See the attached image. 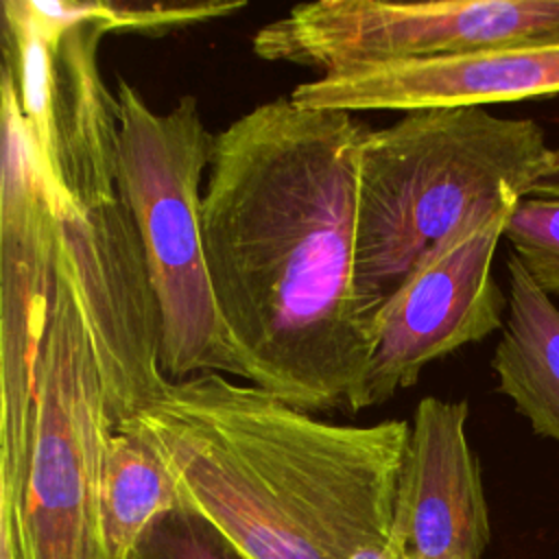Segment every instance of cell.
<instances>
[{
    "label": "cell",
    "instance_id": "1",
    "mask_svg": "<svg viewBox=\"0 0 559 559\" xmlns=\"http://www.w3.org/2000/svg\"><path fill=\"white\" fill-rule=\"evenodd\" d=\"M371 129L280 96L214 140L203 249L238 378L306 413L365 408L371 338L354 266L358 153Z\"/></svg>",
    "mask_w": 559,
    "mask_h": 559
},
{
    "label": "cell",
    "instance_id": "2",
    "mask_svg": "<svg viewBox=\"0 0 559 559\" xmlns=\"http://www.w3.org/2000/svg\"><path fill=\"white\" fill-rule=\"evenodd\" d=\"M116 430L144 437L186 504L251 559L386 546L411 421L332 424L223 373L168 382Z\"/></svg>",
    "mask_w": 559,
    "mask_h": 559
},
{
    "label": "cell",
    "instance_id": "3",
    "mask_svg": "<svg viewBox=\"0 0 559 559\" xmlns=\"http://www.w3.org/2000/svg\"><path fill=\"white\" fill-rule=\"evenodd\" d=\"M550 159L535 120L485 107L406 111L365 135L354 297L371 345L380 312L411 273L467 225L528 197Z\"/></svg>",
    "mask_w": 559,
    "mask_h": 559
},
{
    "label": "cell",
    "instance_id": "4",
    "mask_svg": "<svg viewBox=\"0 0 559 559\" xmlns=\"http://www.w3.org/2000/svg\"><path fill=\"white\" fill-rule=\"evenodd\" d=\"M120 118V194L146 255L162 317L159 367L170 382L201 373L238 376L214 304L201 225V177L214 140L197 96L155 111L116 74Z\"/></svg>",
    "mask_w": 559,
    "mask_h": 559
},
{
    "label": "cell",
    "instance_id": "5",
    "mask_svg": "<svg viewBox=\"0 0 559 559\" xmlns=\"http://www.w3.org/2000/svg\"><path fill=\"white\" fill-rule=\"evenodd\" d=\"M111 432L94 345L57 258L28 456L20 483L0 489L17 559H114L103 526V465Z\"/></svg>",
    "mask_w": 559,
    "mask_h": 559
},
{
    "label": "cell",
    "instance_id": "6",
    "mask_svg": "<svg viewBox=\"0 0 559 559\" xmlns=\"http://www.w3.org/2000/svg\"><path fill=\"white\" fill-rule=\"evenodd\" d=\"M552 44H559V0H319L293 7L251 41L264 61L297 63L321 74Z\"/></svg>",
    "mask_w": 559,
    "mask_h": 559
},
{
    "label": "cell",
    "instance_id": "7",
    "mask_svg": "<svg viewBox=\"0 0 559 559\" xmlns=\"http://www.w3.org/2000/svg\"><path fill=\"white\" fill-rule=\"evenodd\" d=\"M0 109V489H13L28 456L37 362L57 288L59 238L48 186L7 61Z\"/></svg>",
    "mask_w": 559,
    "mask_h": 559
},
{
    "label": "cell",
    "instance_id": "8",
    "mask_svg": "<svg viewBox=\"0 0 559 559\" xmlns=\"http://www.w3.org/2000/svg\"><path fill=\"white\" fill-rule=\"evenodd\" d=\"M59 266L83 312L114 430L170 382L159 367L162 317L135 218L120 197L100 205L52 203Z\"/></svg>",
    "mask_w": 559,
    "mask_h": 559
},
{
    "label": "cell",
    "instance_id": "9",
    "mask_svg": "<svg viewBox=\"0 0 559 559\" xmlns=\"http://www.w3.org/2000/svg\"><path fill=\"white\" fill-rule=\"evenodd\" d=\"M513 207L448 238L380 312L367 367L365 408L389 402L397 391L413 386L430 362L504 325L509 297L496 284L491 264Z\"/></svg>",
    "mask_w": 559,
    "mask_h": 559
},
{
    "label": "cell",
    "instance_id": "10",
    "mask_svg": "<svg viewBox=\"0 0 559 559\" xmlns=\"http://www.w3.org/2000/svg\"><path fill=\"white\" fill-rule=\"evenodd\" d=\"M465 400L424 397L411 419L389 533L391 559H480L489 509Z\"/></svg>",
    "mask_w": 559,
    "mask_h": 559
},
{
    "label": "cell",
    "instance_id": "11",
    "mask_svg": "<svg viewBox=\"0 0 559 559\" xmlns=\"http://www.w3.org/2000/svg\"><path fill=\"white\" fill-rule=\"evenodd\" d=\"M559 94V44L369 63L319 74L288 96L304 109L485 107Z\"/></svg>",
    "mask_w": 559,
    "mask_h": 559
},
{
    "label": "cell",
    "instance_id": "12",
    "mask_svg": "<svg viewBox=\"0 0 559 559\" xmlns=\"http://www.w3.org/2000/svg\"><path fill=\"white\" fill-rule=\"evenodd\" d=\"M98 24L68 31L57 48L55 140L59 192L50 201L100 205L120 199L118 98L100 76Z\"/></svg>",
    "mask_w": 559,
    "mask_h": 559
},
{
    "label": "cell",
    "instance_id": "13",
    "mask_svg": "<svg viewBox=\"0 0 559 559\" xmlns=\"http://www.w3.org/2000/svg\"><path fill=\"white\" fill-rule=\"evenodd\" d=\"M509 308L491 356L496 389L533 432L559 443V308L509 253Z\"/></svg>",
    "mask_w": 559,
    "mask_h": 559
},
{
    "label": "cell",
    "instance_id": "14",
    "mask_svg": "<svg viewBox=\"0 0 559 559\" xmlns=\"http://www.w3.org/2000/svg\"><path fill=\"white\" fill-rule=\"evenodd\" d=\"M183 502L157 450L133 430H114L103 465V526L114 559H129L142 533Z\"/></svg>",
    "mask_w": 559,
    "mask_h": 559
},
{
    "label": "cell",
    "instance_id": "15",
    "mask_svg": "<svg viewBox=\"0 0 559 559\" xmlns=\"http://www.w3.org/2000/svg\"><path fill=\"white\" fill-rule=\"evenodd\" d=\"M4 61L11 66L37 164L48 194L59 192L55 103H57V48L28 15L24 0H4Z\"/></svg>",
    "mask_w": 559,
    "mask_h": 559
},
{
    "label": "cell",
    "instance_id": "16",
    "mask_svg": "<svg viewBox=\"0 0 559 559\" xmlns=\"http://www.w3.org/2000/svg\"><path fill=\"white\" fill-rule=\"evenodd\" d=\"M39 31L57 48L61 37L81 24H98L107 33L129 31L164 35L175 28L229 17L242 9V0L225 2H116V0H24Z\"/></svg>",
    "mask_w": 559,
    "mask_h": 559
},
{
    "label": "cell",
    "instance_id": "17",
    "mask_svg": "<svg viewBox=\"0 0 559 559\" xmlns=\"http://www.w3.org/2000/svg\"><path fill=\"white\" fill-rule=\"evenodd\" d=\"M129 559H251L212 520L181 502L159 515L140 537Z\"/></svg>",
    "mask_w": 559,
    "mask_h": 559
},
{
    "label": "cell",
    "instance_id": "18",
    "mask_svg": "<svg viewBox=\"0 0 559 559\" xmlns=\"http://www.w3.org/2000/svg\"><path fill=\"white\" fill-rule=\"evenodd\" d=\"M502 238L535 284L550 297L559 295V197H522Z\"/></svg>",
    "mask_w": 559,
    "mask_h": 559
},
{
    "label": "cell",
    "instance_id": "19",
    "mask_svg": "<svg viewBox=\"0 0 559 559\" xmlns=\"http://www.w3.org/2000/svg\"><path fill=\"white\" fill-rule=\"evenodd\" d=\"M531 194H544V197H559V148H552L550 166L544 170V175L533 186Z\"/></svg>",
    "mask_w": 559,
    "mask_h": 559
},
{
    "label": "cell",
    "instance_id": "20",
    "mask_svg": "<svg viewBox=\"0 0 559 559\" xmlns=\"http://www.w3.org/2000/svg\"><path fill=\"white\" fill-rule=\"evenodd\" d=\"M0 559H17L13 524L7 513L0 511Z\"/></svg>",
    "mask_w": 559,
    "mask_h": 559
},
{
    "label": "cell",
    "instance_id": "21",
    "mask_svg": "<svg viewBox=\"0 0 559 559\" xmlns=\"http://www.w3.org/2000/svg\"><path fill=\"white\" fill-rule=\"evenodd\" d=\"M354 559H391L386 546H376V548H365L360 550Z\"/></svg>",
    "mask_w": 559,
    "mask_h": 559
}]
</instances>
